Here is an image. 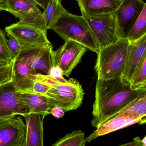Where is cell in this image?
I'll return each instance as SVG.
<instances>
[{
    "instance_id": "cell-1",
    "label": "cell",
    "mask_w": 146,
    "mask_h": 146,
    "mask_svg": "<svg viewBox=\"0 0 146 146\" xmlns=\"http://www.w3.org/2000/svg\"><path fill=\"white\" fill-rule=\"evenodd\" d=\"M145 92L146 89H132L120 78L97 79L91 125L98 128Z\"/></svg>"
},
{
    "instance_id": "cell-2",
    "label": "cell",
    "mask_w": 146,
    "mask_h": 146,
    "mask_svg": "<svg viewBox=\"0 0 146 146\" xmlns=\"http://www.w3.org/2000/svg\"><path fill=\"white\" fill-rule=\"evenodd\" d=\"M36 76L37 80L51 87L46 95L64 112L76 110L82 105L84 91L82 84L76 79L66 80L40 73H37Z\"/></svg>"
},
{
    "instance_id": "cell-3",
    "label": "cell",
    "mask_w": 146,
    "mask_h": 146,
    "mask_svg": "<svg viewBox=\"0 0 146 146\" xmlns=\"http://www.w3.org/2000/svg\"><path fill=\"white\" fill-rule=\"evenodd\" d=\"M52 30L65 41L71 40L97 53L99 46L87 21L82 16L66 12L56 22Z\"/></svg>"
},
{
    "instance_id": "cell-4",
    "label": "cell",
    "mask_w": 146,
    "mask_h": 146,
    "mask_svg": "<svg viewBox=\"0 0 146 146\" xmlns=\"http://www.w3.org/2000/svg\"><path fill=\"white\" fill-rule=\"evenodd\" d=\"M129 41L120 38L97 53L94 69L97 79H109L120 78L125 64Z\"/></svg>"
},
{
    "instance_id": "cell-5",
    "label": "cell",
    "mask_w": 146,
    "mask_h": 146,
    "mask_svg": "<svg viewBox=\"0 0 146 146\" xmlns=\"http://www.w3.org/2000/svg\"><path fill=\"white\" fill-rule=\"evenodd\" d=\"M83 17L91 29L100 50L119 40L114 13L99 17Z\"/></svg>"
},
{
    "instance_id": "cell-6",
    "label": "cell",
    "mask_w": 146,
    "mask_h": 146,
    "mask_svg": "<svg viewBox=\"0 0 146 146\" xmlns=\"http://www.w3.org/2000/svg\"><path fill=\"white\" fill-rule=\"evenodd\" d=\"M7 35L15 38L21 46V51L39 47L51 42L46 31L29 25L18 22L6 27Z\"/></svg>"
},
{
    "instance_id": "cell-7",
    "label": "cell",
    "mask_w": 146,
    "mask_h": 146,
    "mask_svg": "<svg viewBox=\"0 0 146 146\" xmlns=\"http://www.w3.org/2000/svg\"><path fill=\"white\" fill-rule=\"evenodd\" d=\"M6 1L8 12L18 18L19 22L47 31L42 12L35 0H6Z\"/></svg>"
},
{
    "instance_id": "cell-8",
    "label": "cell",
    "mask_w": 146,
    "mask_h": 146,
    "mask_svg": "<svg viewBox=\"0 0 146 146\" xmlns=\"http://www.w3.org/2000/svg\"><path fill=\"white\" fill-rule=\"evenodd\" d=\"M88 50L78 42L71 40L65 41L58 49L54 51V65L61 69L64 76L69 77Z\"/></svg>"
},
{
    "instance_id": "cell-9",
    "label": "cell",
    "mask_w": 146,
    "mask_h": 146,
    "mask_svg": "<svg viewBox=\"0 0 146 146\" xmlns=\"http://www.w3.org/2000/svg\"><path fill=\"white\" fill-rule=\"evenodd\" d=\"M0 146H26V125L21 117L0 118Z\"/></svg>"
},
{
    "instance_id": "cell-10",
    "label": "cell",
    "mask_w": 146,
    "mask_h": 146,
    "mask_svg": "<svg viewBox=\"0 0 146 146\" xmlns=\"http://www.w3.org/2000/svg\"><path fill=\"white\" fill-rule=\"evenodd\" d=\"M19 92L13 80L0 86V118L30 113Z\"/></svg>"
},
{
    "instance_id": "cell-11",
    "label": "cell",
    "mask_w": 146,
    "mask_h": 146,
    "mask_svg": "<svg viewBox=\"0 0 146 146\" xmlns=\"http://www.w3.org/2000/svg\"><path fill=\"white\" fill-rule=\"evenodd\" d=\"M145 6L143 0H122L114 12L119 39L126 37Z\"/></svg>"
},
{
    "instance_id": "cell-12",
    "label": "cell",
    "mask_w": 146,
    "mask_h": 146,
    "mask_svg": "<svg viewBox=\"0 0 146 146\" xmlns=\"http://www.w3.org/2000/svg\"><path fill=\"white\" fill-rule=\"evenodd\" d=\"M146 35L138 40L129 41L125 64L121 79L129 84L140 64L146 57Z\"/></svg>"
},
{
    "instance_id": "cell-13",
    "label": "cell",
    "mask_w": 146,
    "mask_h": 146,
    "mask_svg": "<svg viewBox=\"0 0 146 146\" xmlns=\"http://www.w3.org/2000/svg\"><path fill=\"white\" fill-rule=\"evenodd\" d=\"M18 56L24 58L36 71L40 70L46 75L49 74L50 70L54 66V50L51 43L22 50Z\"/></svg>"
},
{
    "instance_id": "cell-14",
    "label": "cell",
    "mask_w": 146,
    "mask_h": 146,
    "mask_svg": "<svg viewBox=\"0 0 146 146\" xmlns=\"http://www.w3.org/2000/svg\"><path fill=\"white\" fill-rule=\"evenodd\" d=\"M146 116L130 115L115 116L102 124L92 134L85 138L86 143H88L97 137L109 134L118 130L130 126L137 123L142 124L146 121Z\"/></svg>"
},
{
    "instance_id": "cell-15",
    "label": "cell",
    "mask_w": 146,
    "mask_h": 146,
    "mask_svg": "<svg viewBox=\"0 0 146 146\" xmlns=\"http://www.w3.org/2000/svg\"><path fill=\"white\" fill-rule=\"evenodd\" d=\"M36 74V71L24 58L20 56L14 58L13 81L19 91L32 93Z\"/></svg>"
},
{
    "instance_id": "cell-16",
    "label": "cell",
    "mask_w": 146,
    "mask_h": 146,
    "mask_svg": "<svg viewBox=\"0 0 146 146\" xmlns=\"http://www.w3.org/2000/svg\"><path fill=\"white\" fill-rule=\"evenodd\" d=\"M122 0H80L78 2L82 16L96 17L115 12Z\"/></svg>"
},
{
    "instance_id": "cell-17",
    "label": "cell",
    "mask_w": 146,
    "mask_h": 146,
    "mask_svg": "<svg viewBox=\"0 0 146 146\" xmlns=\"http://www.w3.org/2000/svg\"><path fill=\"white\" fill-rule=\"evenodd\" d=\"M44 113H30L23 116L26 125V146H43Z\"/></svg>"
},
{
    "instance_id": "cell-18",
    "label": "cell",
    "mask_w": 146,
    "mask_h": 146,
    "mask_svg": "<svg viewBox=\"0 0 146 146\" xmlns=\"http://www.w3.org/2000/svg\"><path fill=\"white\" fill-rule=\"evenodd\" d=\"M19 95L31 113H44L48 115L51 109L56 106L53 100L46 95L19 91Z\"/></svg>"
},
{
    "instance_id": "cell-19",
    "label": "cell",
    "mask_w": 146,
    "mask_h": 146,
    "mask_svg": "<svg viewBox=\"0 0 146 146\" xmlns=\"http://www.w3.org/2000/svg\"><path fill=\"white\" fill-rule=\"evenodd\" d=\"M67 11L61 0H52L42 12L47 30L52 29L60 17Z\"/></svg>"
},
{
    "instance_id": "cell-20",
    "label": "cell",
    "mask_w": 146,
    "mask_h": 146,
    "mask_svg": "<svg viewBox=\"0 0 146 146\" xmlns=\"http://www.w3.org/2000/svg\"><path fill=\"white\" fill-rule=\"evenodd\" d=\"M123 115L146 116V92L142 94L111 118Z\"/></svg>"
},
{
    "instance_id": "cell-21",
    "label": "cell",
    "mask_w": 146,
    "mask_h": 146,
    "mask_svg": "<svg viewBox=\"0 0 146 146\" xmlns=\"http://www.w3.org/2000/svg\"><path fill=\"white\" fill-rule=\"evenodd\" d=\"M146 35V6L144 7L137 19L126 36L129 41L136 40Z\"/></svg>"
},
{
    "instance_id": "cell-22",
    "label": "cell",
    "mask_w": 146,
    "mask_h": 146,
    "mask_svg": "<svg viewBox=\"0 0 146 146\" xmlns=\"http://www.w3.org/2000/svg\"><path fill=\"white\" fill-rule=\"evenodd\" d=\"M85 133L81 130L74 131L68 133L64 137L52 144L53 146H84Z\"/></svg>"
},
{
    "instance_id": "cell-23",
    "label": "cell",
    "mask_w": 146,
    "mask_h": 146,
    "mask_svg": "<svg viewBox=\"0 0 146 146\" xmlns=\"http://www.w3.org/2000/svg\"><path fill=\"white\" fill-rule=\"evenodd\" d=\"M133 90L146 89V57L140 64L129 83Z\"/></svg>"
},
{
    "instance_id": "cell-24",
    "label": "cell",
    "mask_w": 146,
    "mask_h": 146,
    "mask_svg": "<svg viewBox=\"0 0 146 146\" xmlns=\"http://www.w3.org/2000/svg\"><path fill=\"white\" fill-rule=\"evenodd\" d=\"M14 58L9 63L0 62V86L13 80Z\"/></svg>"
},
{
    "instance_id": "cell-25",
    "label": "cell",
    "mask_w": 146,
    "mask_h": 146,
    "mask_svg": "<svg viewBox=\"0 0 146 146\" xmlns=\"http://www.w3.org/2000/svg\"><path fill=\"white\" fill-rule=\"evenodd\" d=\"M7 39L2 31L0 29V62L9 63L13 59L7 43Z\"/></svg>"
},
{
    "instance_id": "cell-26",
    "label": "cell",
    "mask_w": 146,
    "mask_h": 146,
    "mask_svg": "<svg viewBox=\"0 0 146 146\" xmlns=\"http://www.w3.org/2000/svg\"><path fill=\"white\" fill-rule=\"evenodd\" d=\"M9 39H7V43L9 51L13 58H17L21 52V46L18 42L12 36L7 35Z\"/></svg>"
},
{
    "instance_id": "cell-27",
    "label": "cell",
    "mask_w": 146,
    "mask_h": 146,
    "mask_svg": "<svg viewBox=\"0 0 146 146\" xmlns=\"http://www.w3.org/2000/svg\"><path fill=\"white\" fill-rule=\"evenodd\" d=\"M51 88V87L50 86L43 83L40 81L36 79L33 85L32 93L46 95Z\"/></svg>"
},
{
    "instance_id": "cell-28",
    "label": "cell",
    "mask_w": 146,
    "mask_h": 146,
    "mask_svg": "<svg viewBox=\"0 0 146 146\" xmlns=\"http://www.w3.org/2000/svg\"><path fill=\"white\" fill-rule=\"evenodd\" d=\"M123 146H146V136L144 137L142 140H141L139 137H137L133 139V141L131 142L128 143L126 144H123Z\"/></svg>"
},
{
    "instance_id": "cell-29",
    "label": "cell",
    "mask_w": 146,
    "mask_h": 146,
    "mask_svg": "<svg viewBox=\"0 0 146 146\" xmlns=\"http://www.w3.org/2000/svg\"><path fill=\"white\" fill-rule=\"evenodd\" d=\"M48 75L56 78H63V72L61 69L58 66L54 65L49 72Z\"/></svg>"
},
{
    "instance_id": "cell-30",
    "label": "cell",
    "mask_w": 146,
    "mask_h": 146,
    "mask_svg": "<svg viewBox=\"0 0 146 146\" xmlns=\"http://www.w3.org/2000/svg\"><path fill=\"white\" fill-rule=\"evenodd\" d=\"M50 114L53 115L54 117L60 118L64 115L65 112L60 107L56 106L51 109Z\"/></svg>"
},
{
    "instance_id": "cell-31",
    "label": "cell",
    "mask_w": 146,
    "mask_h": 146,
    "mask_svg": "<svg viewBox=\"0 0 146 146\" xmlns=\"http://www.w3.org/2000/svg\"><path fill=\"white\" fill-rule=\"evenodd\" d=\"M40 7L45 10L52 0H35Z\"/></svg>"
},
{
    "instance_id": "cell-32",
    "label": "cell",
    "mask_w": 146,
    "mask_h": 146,
    "mask_svg": "<svg viewBox=\"0 0 146 146\" xmlns=\"http://www.w3.org/2000/svg\"><path fill=\"white\" fill-rule=\"evenodd\" d=\"M0 11L8 12L6 0H0Z\"/></svg>"
},
{
    "instance_id": "cell-33",
    "label": "cell",
    "mask_w": 146,
    "mask_h": 146,
    "mask_svg": "<svg viewBox=\"0 0 146 146\" xmlns=\"http://www.w3.org/2000/svg\"><path fill=\"white\" fill-rule=\"evenodd\" d=\"M77 1V2H78V1H80V0H76Z\"/></svg>"
}]
</instances>
